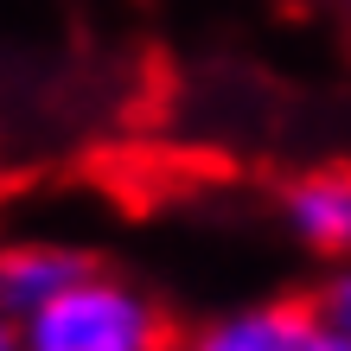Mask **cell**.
Listing matches in <instances>:
<instances>
[{
	"label": "cell",
	"instance_id": "6da1fadb",
	"mask_svg": "<svg viewBox=\"0 0 351 351\" xmlns=\"http://www.w3.org/2000/svg\"><path fill=\"white\" fill-rule=\"evenodd\" d=\"M7 351H160V313L128 281L84 268L38 306L13 313Z\"/></svg>",
	"mask_w": 351,
	"mask_h": 351
},
{
	"label": "cell",
	"instance_id": "7a4b0ae2",
	"mask_svg": "<svg viewBox=\"0 0 351 351\" xmlns=\"http://www.w3.org/2000/svg\"><path fill=\"white\" fill-rule=\"evenodd\" d=\"M185 351H351V345L313 313V300L306 306L275 300V306H250V313L204 326Z\"/></svg>",
	"mask_w": 351,
	"mask_h": 351
},
{
	"label": "cell",
	"instance_id": "3957f363",
	"mask_svg": "<svg viewBox=\"0 0 351 351\" xmlns=\"http://www.w3.org/2000/svg\"><path fill=\"white\" fill-rule=\"evenodd\" d=\"M287 223L300 230L306 250L351 262V173L326 167V173L294 179L287 185Z\"/></svg>",
	"mask_w": 351,
	"mask_h": 351
},
{
	"label": "cell",
	"instance_id": "277c9868",
	"mask_svg": "<svg viewBox=\"0 0 351 351\" xmlns=\"http://www.w3.org/2000/svg\"><path fill=\"white\" fill-rule=\"evenodd\" d=\"M84 256L71 250H51V243H19V250L7 256V281H0V294H7V319L26 313V306H38L45 294H58L71 275H84Z\"/></svg>",
	"mask_w": 351,
	"mask_h": 351
},
{
	"label": "cell",
	"instance_id": "5b68a950",
	"mask_svg": "<svg viewBox=\"0 0 351 351\" xmlns=\"http://www.w3.org/2000/svg\"><path fill=\"white\" fill-rule=\"evenodd\" d=\"M313 313H319V319H326V326H332V332L351 345V262H339V275L313 294Z\"/></svg>",
	"mask_w": 351,
	"mask_h": 351
},
{
	"label": "cell",
	"instance_id": "8992f818",
	"mask_svg": "<svg viewBox=\"0 0 351 351\" xmlns=\"http://www.w3.org/2000/svg\"><path fill=\"white\" fill-rule=\"evenodd\" d=\"M339 7H345V13H351V0H339Z\"/></svg>",
	"mask_w": 351,
	"mask_h": 351
}]
</instances>
